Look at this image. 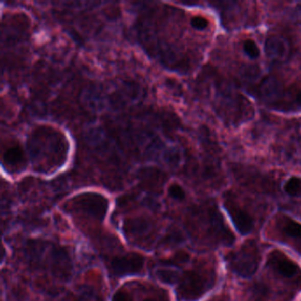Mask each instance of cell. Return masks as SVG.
I'll return each instance as SVG.
<instances>
[{"label":"cell","instance_id":"cell-1","mask_svg":"<svg viewBox=\"0 0 301 301\" xmlns=\"http://www.w3.org/2000/svg\"><path fill=\"white\" fill-rule=\"evenodd\" d=\"M28 150L35 170L49 173L64 164L68 157V141L57 129L42 125L29 135Z\"/></svg>","mask_w":301,"mask_h":301},{"label":"cell","instance_id":"cell-2","mask_svg":"<svg viewBox=\"0 0 301 301\" xmlns=\"http://www.w3.org/2000/svg\"><path fill=\"white\" fill-rule=\"evenodd\" d=\"M216 283L214 271L192 269L184 273L177 288L178 297L182 300L196 301L211 290Z\"/></svg>","mask_w":301,"mask_h":301},{"label":"cell","instance_id":"cell-3","mask_svg":"<svg viewBox=\"0 0 301 301\" xmlns=\"http://www.w3.org/2000/svg\"><path fill=\"white\" fill-rule=\"evenodd\" d=\"M226 261L232 272L243 278H249L255 274L261 263L258 245L252 240L247 241L239 249L228 253Z\"/></svg>","mask_w":301,"mask_h":301},{"label":"cell","instance_id":"cell-4","mask_svg":"<svg viewBox=\"0 0 301 301\" xmlns=\"http://www.w3.org/2000/svg\"><path fill=\"white\" fill-rule=\"evenodd\" d=\"M71 209L75 213L103 221L105 218L109 202L104 196L96 192H86L74 197L70 201Z\"/></svg>","mask_w":301,"mask_h":301},{"label":"cell","instance_id":"cell-5","mask_svg":"<svg viewBox=\"0 0 301 301\" xmlns=\"http://www.w3.org/2000/svg\"><path fill=\"white\" fill-rule=\"evenodd\" d=\"M267 265L273 272L282 278L292 281L301 285V269L298 263L278 250H274L269 253Z\"/></svg>","mask_w":301,"mask_h":301},{"label":"cell","instance_id":"cell-6","mask_svg":"<svg viewBox=\"0 0 301 301\" xmlns=\"http://www.w3.org/2000/svg\"><path fill=\"white\" fill-rule=\"evenodd\" d=\"M275 228L279 241L301 255L300 223L287 215H278L275 219Z\"/></svg>","mask_w":301,"mask_h":301},{"label":"cell","instance_id":"cell-7","mask_svg":"<svg viewBox=\"0 0 301 301\" xmlns=\"http://www.w3.org/2000/svg\"><path fill=\"white\" fill-rule=\"evenodd\" d=\"M144 257L138 253H127L116 257L110 264L113 275L119 277L140 275L144 268Z\"/></svg>","mask_w":301,"mask_h":301},{"label":"cell","instance_id":"cell-8","mask_svg":"<svg viewBox=\"0 0 301 301\" xmlns=\"http://www.w3.org/2000/svg\"><path fill=\"white\" fill-rule=\"evenodd\" d=\"M49 265L55 277L68 281L73 273V263L70 254L64 247H52L49 254Z\"/></svg>","mask_w":301,"mask_h":301},{"label":"cell","instance_id":"cell-9","mask_svg":"<svg viewBox=\"0 0 301 301\" xmlns=\"http://www.w3.org/2000/svg\"><path fill=\"white\" fill-rule=\"evenodd\" d=\"M224 208L231 218L234 226L241 235H248L254 227V220L249 213L238 205L231 199L224 202Z\"/></svg>","mask_w":301,"mask_h":301},{"label":"cell","instance_id":"cell-10","mask_svg":"<svg viewBox=\"0 0 301 301\" xmlns=\"http://www.w3.org/2000/svg\"><path fill=\"white\" fill-rule=\"evenodd\" d=\"M258 95L264 103L275 106L284 96V88L277 78H264L258 87Z\"/></svg>","mask_w":301,"mask_h":301},{"label":"cell","instance_id":"cell-11","mask_svg":"<svg viewBox=\"0 0 301 301\" xmlns=\"http://www.w3.org/2000/svg\"><path fill=\"white\" fill-rule=\"evenodd\" d=\"M265 53L267 57L275 61H284L288 57V42L282 36L271 35L266 39Z\"/></svg>","mask_w":301,"mask_h":301},{"label":"cell","instance_id":"cell-12","mask_svg":"<svg viewBox=\"0 0 301 301\" xmlns=\"http://www.w3.org/2000/svg\"><path fill=\"white\" fill-rule=\"evenodd\" d=\"M3 163L7 170L11 171L20 170L25 164L23 150L19 146H12L6 149L3 154Z\"/></svg>","mask_w":301,"mask_h":301},{"label":"cell","instance_id":"cell-13","mask_svg":"<svg viewBox=\"0 0 301 301\" xmlns=\"http://www.w3.org/2000/svg\"><path fill=\"white\" fill-rule=\"evenodd\" d=\"M151 224L148 219L144 218H132L125 220L123 229L128 236H142L150 230Z\"/></svg>","mask_w":301,"mask_h":301},{"label":"cell","instance_id":"cell-14","mask_svg":"<svg viewBox=\"0 0 301 301\" xmlns=\"http://www.w3.org/2000/svg\"><path fill=\"white\" fill-rule=\"evenodd\" d=\"M248 301H266L269 296V289L263 283H254L248 290Z\"/></svg>","mask_w":301,"mask_h":301},{"label":"cell","instance_id":"cell-15","mask_svg":"<svg viewBox=\"0 0 301 301\" xmlns=\"http://www.w3.org/2000/svg\"><path fill=\"white\" fill-rule=\"evenodd\" d=\"M284 190L288 196L296 198H301V178L292 177L284 186Z\"/></svg>","mask_w":301,"mask_h":301},{"label":"cell","instance_id":"cell-16","mask_svg":"<svg viewBox=\"0 0 301 301\" xmlns=\"http://www.w3.org/2000/svg\"><path fill=\"white\" fill-rule=\"evenodd\" d=\"M243 51L251 59H256L259 58L261 54L259 47L257 46L256 42L253 41V39H246L244 41Z\"/></svg>","mask_w":301,"mask_h":301},{"label":"cell","instance_id":"cell-17","mask_svg":"<svg viewBox=\"0 0 301 301\" xmlns=\"http://www.w3.org/2000/svg\"><path fill=\"white\" fill-rule=\"evenodd\" d=\"M158 278L167 285H174L179 281V275L176 271L169 269H159L157 273Z\"/></svg>","mask_w":301,"mask_h":301},{"label":"cell","instance_id":"cell-18","mask_svg":"<svg viewBox=\"0 0 301 301\" xmlns=\"http://www.w3.org/2000/svg\"><path fill=\"white\" fill-rule=\"evenodd\" d=\"M169 195L171 198L177 201H183L186 198V192L185 190L183 189L182 186H180L178 184H173L169 188Z\"/></svg>","mask_w":301,"mask_h":301},{"label":"cell","instance_id":"cell-19","mask_svg":"<svg viewBox=\"0 0 301 301\" xmlns=\"http://www.w3.org/2000/svg\"><path fill=\"white\" fill-rule=\"evenodd\" d=\"M191 25L197 30H204L208 26V19L202 16H196L191 19Z\"/></svg>","mask_w":301,"mask_h":301},{"label":"cell","instance_id":"cell-20","mask_svg":"<svg viewBox=\"0 0 301 301\" xmlns=\"http://www.w3.org/2000/svg\"><path fill=\"white\" fill-rule=\"evenodd\" d=\"M112 301H133L131 295L124 290H119L112 296Z\"/></svg>","mask_w":301,"mask_h":301},{"label":"cell","instance_id":"cell-21","mask_svg":"<svg viewBox=\"0 0 301 301\" xmlns=\"http://www.w3.org/2000/svg\"><path fill=\"white\" fill-rule=\"evenodd\" d=\"M144 301H169V298L164 296H158V297H151L146 298Z\"/></svg>","mask_w":301,"mask_h":301},{"label":"cell","instance_id":"cell-22","mask_svg":"<svg viewBox=\"0 0 301 301\" xmlns=\"http://www.w3.org/2000/svg\"><path fill=\"white\" fill-rule=\"evenodd\" d=\"M294 103L296 105L301 108V90L295 95Z\"/></svg>","mask_w":301,"mask_h":301}]
</instances>
